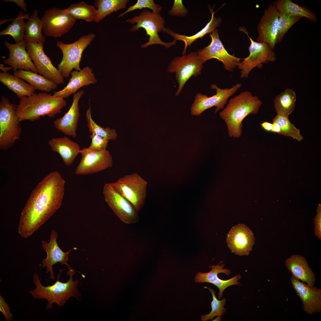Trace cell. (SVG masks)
Here are the masks:
<instances>
[{"instance_id":"cell-1","label":"cell","mask_w":321,"mask_h":321,"mask_svg":"<svg viewBox=\"0 0 321 321\" xmlns=\"http://www.w3.org/2000/svg\"><path fill=\"white\" fill-rule=\"evenodd\" d=\"M65 184L61 173L54 171L37 185L21 213L18 233L22 237L31 236L60 208Z\"/></svg>"},{"instance_id":"cell-2","label":"cell","mask_w":321,"mask_h":321,"mask_svg":"<svg viewBox=\"0 0 321 321\" xmlns=\"http://www.w3.org/2000/svg\"><path fill=\"white\" fill-rule=\"evenodd\" d=\"M262 104L256 96L249 91L241 92L230 100L226 106L220 112L226 123L230 137L238 138L242 133V122L250 114H257Z\"/></svg>"},{"instance_id":"cell-3","label":"cell","mask_w":321,"mask_h":321,"mask_svg":"<svg viewBox=\"0 0 321 321\" xmlns=\"http://www.w3.org/2000/svg\"><path fill=\"white\" fill-rule=\"evenodd\" d=\"M66 105V101L63 98L46 92L34 93L20 100L16 112L20 122L24 120L33 122L46 115L53 118L60 113Z\"/></svg>"},{"instance_id":"cell-4","label":"cell","mask_w":321,"mask_h":321,"mask_svg":"<svg viewBox=\"0 0 321 321\" xmlns=\"http://www.w3.org/2000/svg\"><path fill=\"white\" fill-rule=\"evenodd\" d=\"M62 270H60L55 283L47 286L43 285L38 274L36 273H34L33 282L36 288L30 291L29 293L34 298L46 299L48 302L47 309H51L54 303H56L59 307L63 306L71 297H74L78 300L81 298V294L77 288L78 281H74L73 279V276L75 274L74 269L72 268L67 272L66 275L70 276V278L66 283L59 280Z\"/></svg>"},{"instance_id":"cell-5","label":"cell","mask_w":321,"mask_h":321,"mask_svg":"<svg viewBox=\"0 0 321 321\" xmlns=\"http://www.w3.org/2000/svg\"><path fill=\"white\" fill-rule=\"evenodd\" d=\"M17 105L3 96L0 102V149L6 150L20 138L22 128L16 112Z\"/></svg>"},{"instance_id":"cell-6","label":"cell","mask_w":321,"mask_h":321,"mask_svg":"<svg viewBox=\"0 0 321 321\" xmlns=\"http://www.w3.org/2000/svg\"><path fill=\"white\" fill-rule=\"evenodd\" d=\"M126 22L131 24L136 23L130 29L132 32L137 31L141 28L144 29L146 35L149 36V41L141 45V48H145L155 44H159L164 46L166 48L175 45L176 41L174 40L169 43L162 41L160 38L158 33L164 32L165 20L159 14L151 12L146 9H144L138 15H135L131 18H129Z\"/></svg>"},{"instance_id":"cell-7","label":"cell","mask_w":321,"mask_h":321,"mask_svg":"<svg viewBox=\"0 0 321 321\" xmlns=\"http://www.w3.org/2000/svg\"><path fill=\"white\" fill-rule=\"evenodd\" d=\"M96 37L94 33L90 32L71 43L57 42L56 45L61 49L63 54L62 61L58 64L57 68L64 78H68L73 69L77 71L81 70L80 63L83 52Z\"/></svg>"},{"instance_id":"cell-8","label":"cell","mask_w":321,"mask_h":321,"mask_svg":"<svg viewBox=\"0 0 321 321\" xmlns=\"http://www.w3.org/2000/svg\"><path fill=\"white\" fill-rule=\"evenodd\" d=\"M111 183L138 213L141 210L145 202L148 183L139 174L134 172L127 174Z\"/></svg>"},{"instance_id":"cell-9","label":"cell","mask_w":321,"mask_h":321,"mask_svg":"<svg viewBox=\"0 0 321 321\" xmlns=\"http://www.w3.org/2000/svg\"><path fill=\"white\" fill-rule=\"evenodd\" d=\"M203 67V64L199 59L196 51L176 57L171 61L168 71L175 74L178 84L176 96L179 95L185 84L191 77H195L201 74Z\"/></svg>"},{"instance_id":"cell-10","label":"cell","mask_w":321,"mask_h":321,"mask_svg":"<svg viewBox=\"0 0 321 321\" xmlns=\"http://www.w3.org/2000/svg\"><path fill=\"white\" fill-rule=\"evenodd\" d=\"M103 193L105 201L121 221L126 224L139 221L138 213L134 207L117 191L111 183L104 184Z\"/></svg>"},{"instance_id":"cell-11","label":"cell","mask_w":321,"mask_h":321,"mask_svg":"<svg viewBox=\"0 0 321 321\" xmlns=\"http://www.w3.org/2000/svg\"><path fill=\"white\" fill-rule=\"evenodd\" d=\"M246 33L251 44L249 48V55L238 64V68L241 70V78H247L249 73L254 67L262 68V63L274 62L276 59L274 49L265 43L254 41Z\"/></svg>"},{"instance_id":"cell-12","label":"cell","mask_w":321,"mask_h":321,"mask_svg":"<svg viewBox=\"0 0 321 321\" xmlns=\"http://www.w3.org/2000/svg\"><path fill=\"white\" fill-rule=\"evenodd\" d=\"M241 84H237L231 88L221 89L215 84L210 86L211 89H215L216 93L208 97L207 95L198 93L195 97L191 111L192 115L199 116L204 111L215 106V112L224 108L228 98L233 95L241 87Z\"/></svg>"},{"instance_id":"cell-13","label":"cell","mask_w":321,"mask_h":321,"mask_svg":"<svg viewBox=\"0 0 321 321\" xmlns=\"http://www.w3.org/2000/svg\"><path fill=\"white\" fill-rule=\"evenodd\" d=\"M81 158L75 171L76 175L97 173L111 167L113 158L107 150L95 151L84 147L81 150Z\"/></svg>"},{"instance_id":"cell-14","label":"cell","mask_w":321,"mask_h":321,"mask_svg":"<svg viewBox=\"0 0 321 321\" xmlns=\"http://www.w3.org/2000/svg\"><path fill=\"white\" fill-rule=\"evenodd\" d=\"M45 35L57 38L67 33L73 26L75 20L65 9L53 7L46 10L41 18Z\"/></svg>"},{"instance_id":"cell-15","label":"cell","mask_w":321,"mask_h":321,"mask_svg":"<svg viewBox=\"0 0 321 321\" xmlns=\"http://www.w3.org/2000/svg\"><path fill=\"white\" fill-rule=\"evenodd\" d=\"M26 40L27 52L38 73L58 85L63 84L64 78L61 72L53 65L50 58L45 54L43 44Z\"/></svg>"},{"instance_id":"cell-16","label":"cell","mask_w":321,"mask_h":321,"mask_svg":"<svg viewBox=\"0 0 321 321\" xmlns=\"http://www.w3.org/2000/svg\"><path fill=\"white\" fill-rule=\"evenodd\" d=\"M210 34L211 39L210 44L196 51L199 59L203 64L209 60L216 59L222 62L226 70L233 71L241 59L228 52L220 40L218 29Z\"/></svg>"},{"instance_id":"cell-17","label":"cell","mask_w":321,"mask_h":321,"mask_svg":"<svg viewBox=\"0 0 321 321\" xmlns=\"http://www.w3.org/2000/svg\"><path fill=\"white\" fill-rule=\"evenodd\" d=\"M226 240L231 251L240 256L248 255L255 241L252 231L243 224L233 226L227 234Z\"/></svg>"},{"instance_id":"cell-18","label":"cell","mask_w":321,"mask_h":321,"mask_svg":"<svg viewBox=\"0 0 321 321\" xmlns=\"http://www.w3.org/2000/svg\"><path fill=\"white\" fill-rule=\"evenodd\" d=\"M279 13L272 4L264 11L257 27V42L264 43L274 49L278 32Z\"/></svg>"},{"instance_id":"cell-19","label":"cell","mask_w":321,"mask_h":321,"mask_svg":"<svg viewBox=\"0 0 321 321\" xmlns=\"http://www.w3.org/2000/svg\"><path fill=\"white\" fill-rule=\"evenodd\" d=\"M291 282L297 295L300 298L303 310L309 315L321 311V289L291 277Z\"/></svg>"},{"instance_id":"cell-20","label":"cell","mask_w":321,"mask_h":321,"mask_svg":"<svg viewBox=\"0 0 321 321\" xmlns=\"http://www.w3.org/2000/svg\"><path fill=\"white\" fill-rule=\"evenodd\" d=\"M4 44L10 53L8 58L3 60L4 64L12 67L14 72L23 70L38 73L35 66L26 51V41L25 39L14 44L5 41Z\"/></svg>"},{"instance_id":"cell-21","label":"cell","mask_w":321,"mask_h":321,"mask_svg":"<svg viewBox=\"0 0 321 321\" xmlns=\"http://www.w3.org/2000/svg\"><path fill=\"white\" fill-rule=\"evenodd\" d=\"M225 264L221 261L218 265H215L209 266L212 268L209 272L202 273L199 272L194 278L196 282L201 283L207 282L213 284L219 289L218 293V298L220 299L222 297L224 290L228 287L233 285H240L238 281L241 278L240 274L235 275L232 278L227 280H224L220 278L218 276L219 273H223L229 276L231 273L230 270L223 268Z\"/></svg>"},{"instance_id":"cell-22","label":"cell","mask_w":321,"mask_h":321,"mask_svg":"<svg viewBox=\"0 0 321 321\" xmlns=\"http://www.w3.org/2000/svg\"><path fill=\"white\" fill-rule=\"evenodd\" d=\"M58 236L57 232L53 229L51 232L49 242L42 241V247L47 254L46 258L42 261V267H46V273H51L50 278L54 280H55V277L52 266L54 264L59 262L61 265H67L69 270L72 268L67 263L68 255L72 249L66 252H63L59 247L57 242Z\"/></svg>"},{"instance_id":"cell-23","label":"cell","mask_w":321,"mask_h":321,"mask_svg":"<svg viewBox=\"0 0 321 321\" xmlns=\"http://www.w3.org/2000/svg\"><path fill=\"white\" fill-rule=\"evenodd\" d=\"M84 93L83 90H81L74 94L72 104L68 111L54 122L56 128L66 135L73 138L77 136V127L80 115L79 102Z\"/></svg>"},{"instance_id":"cell-24","label":"cell","mask_w":321,"mask_h":321,"mask_svg":"<svg viewBox=\"0 0 321 321\" xmlns=\"http://www.w3.org/2000/svg\"><path fill=\"white\" fill-rule=\"evenodd\" d=\"M93 71L92 68L87 66L80 70L72 71L70 74L71 78L67 85L61 90L54 91L53 95L63 99L67 98L76 93L82 86L96 83L97 80Z\"/></svg>"},{"instance_id":"cell-25","label":"cell","mask_w":321,"mask_h":321,"mask_svg":"<svg viewBox=\"0 0 321 321\" xmlns=\"http://www.w3.org/2000/svg\"><path fill=\"white\" fill-rule=\"evenodd\" d=\"M285 265L294 278L313 286L315 283V276L303 256L294 254L288 258Z\"/></svg>"},{"instance_id":"cell-26","label":"cell","mask_w":321,"mask_h":321,"mask_svg":"<svg viewBox=\"0 0 321 321\" xmlns=\"http://www.w3.org/2000/svg\"><path fill=\"white\" fill-rule=\"evenodd\" d=\"M48 143L53 152L59 154L67 166L72 164L81 150L78 143L66 136L53 138Z\"/></svg>"},{"instance_id":"cell-27","label":"cell","mask_w":321,"mask_h":321,"mask_svg":"<svg viewBox=\"0 0 321 321\" xmlns=\"http://www.w3.org/2000/svg\"><path fill=\"white\" fill-rule=\"evenodd\" d=\"M213 8L212 9L210 7L209 8L211 14V18L209 22L203 28L193 35L189 36L180 34L174 32L169 28H166L164 33H166L173 37L176 41L181 40L184 42L185 46L182 53L183 55L186 54V50L188 46H190L196 40L202 38L207 34H211L219 26L222 22V19L220 17L217 18L214 16L215 12H213Z\"/></svg>"},{"instance_id":"cell-28","label":"cell","mask_w":321,"mask_h":321,"mask_svg":"<svg viewBox=\"0 0 321 321\" xmlns=\"http://www.w3.org/2000/svg\"><path fill=\"white\" fill-rule=\"evenodd\" d=\"M13 75L25 81L36 90L43 92H50L58 86L54 82L31 71L18 70L14 72Z\"/></svg>"},{"instance_id":"cell-29","label":"cell","mask_w":321,"mask_h":321,"mask_svg":"<svg viewBox=\"0 0 321 321\" xmlns=\"http://www.w3.org/2000/svg\"><path fill=\"white\" fill-rule=\"evenodd\" d=\"M0 81L8 89L14 92L20 100L24 97L32 95L36 90L23 80L7 72L0 73Z\"/></svg>"},{"instance_id":"cell-30","label":"cell","mask_w":321,"mask_h":321,"mask_svg":"<svg viewBox=\"0 0 321 321\" xmlns=\"http://www.w3.org/2000/svg\"><path fill=\"white\" fill-rule=\"evenodd\" d=\"M272 4L279 13L304 17L315 23L317 20L316 14L305 6H301L291 0H277Z\"/></svg>"},{"instance_id":"cell-31","label":"cell","mask_w":321,"mask_h":321,"mask_svg":"<svg viewBox=\"0 0 321 321\" xmlns=\"http://www.w3.org/2000/svg\"><path fill=\"white\" fill-rule=\"evenodd\" d=\"M38 14L37 10H35L25 22L24 39L43 44L45 42V37L42 33L43 22Z\"/></svg>"},{"instance_id":"cell-32","label":"cell","mask_w":321,"mask_h":321,"mask_svg":"<svg viewBox=\"0 0 321 321\" xmlns=\"http://www.w3.org/2000/svg\"><path fill=\"white\" fill-rule=\"evenodd\" d=\"M296 96L292 89H287L276 96L274 100V106L277 114L288 117L294 111Z\"/></svg>"},{"instance_id":"cell-33","label":"cell","mask_w":321,"mask_h":321,"mask_svg":"<svg viewBox=\"0 0 321 321\" xmlns=\"http://www.w3.org/2000/svg\"><path fill=\"white\" fill-rule=\"evenodd\" d=\"M128 0H96L94 2L97 8L95 21L98 23L113 12L126 8Z\"/></svg>"},{"instance_id":"cell-34","label":"cell","mask_w":321,"mask_h":321,"mask_svg":"<svg viewBox=\"0 0 321 321\" xmlns=\"http://www.w3.org/2000/svg\"><path fill=\"white\" fill-rule=\"evenodd\" d=\"M66 12L72 18L82 19L87 22L95 21L97 10L94 6L82 1L71 4L66 9Z\"/></svg>"},{"instance_id":"cell-35","label":"cell","mask_w":321,"mask_h":321,"mask_svg":"<svg viewBox=\"0 0 321 321\" xmlns=\"http://www.w3.org/2000/svg\"><path fill=\"white\" fill-rule=\"evenodd\" d=\"M29 14H24L21 11L17 17L12 20V22L9 24L7 28L0 32V35H10L14 38L16 43L24 39V27L25 22L24 19H28Z\"/></svg>"},{"instance_id":"cell-36","label":"cell","mask_w":321,"mask_h":321,"mask_svg":"<svg viewBox=\"0 0 321 321\" xmlns=\"http://www.w3.org/2000/svg\"><path fill=\"white\" fill-rule=\"evenodd\" d=\"M86 118L87 127L89 132L95 133L106 139L116 140L118 135L116 130L108 127L104 128L98 125L93 119L91 114V110L90 103L89 108L86 113Z\"/></svg>"},{"instance_id":"cell-37","label":"cell","mask_w":321,"mask_h":321,"mask_svg":"<svg viewBox=\"0 0 321 321\" xmlns=\"http://www.w3.org/2000/svg\"><path fill=\"white\" fill-rule=\"evenodd\" d=\"M273 122L279 125L281 129L279 134L292 138L299 142L303 140V138L300 134V130L290 122L288 117L277 114L273 119Z\"/></svg>"},{"instance_id":"cell-38","label":"cell","mask_w":321,"mask_h":321,"mask_svg":"<svg viewBox=\"0 0 321 321\" xmlns=\"http://www.w3.org/2000/svg\"><path fill=\"white\" fill-rule=\"evenodd\" d=\"M301 18L285 13H279L276 45L282 41L284 37L290 29Z\"/></svg>"},{"instance_id":"cell-39","label":"cell","mask_w":321,"mask_h":321,"mask_svg":"<svg viewBox=\"0 0 321 321\" xmlns=\"http://www.w3.org/2000/svg\"><path fill=\"white\" fill-rule=\"evenodd\" d=\"M208 288L211 292L213 297V300L211 304L212 310L208 314L201 316V320L202 321L212 320L216 316H221L223 315L226 310L224 307L226 303V298H223L221 300H218L215 295V291L211 288Z\"/></svg>"},{"instance_id":"cell-40","label":"cell","mask_w":321,"mask_h":321,"mask_svg":"<svg viewBox=\"0 0 321 321\" xmlns=\"http://www.w3.org/2000/svg\"><path fill=\"white\" fill-rule=\"evenodd\" d=\"M146 8H149L153 12L158 13H159L162 9V7L156 4L153 0H138L133 5L128 8L124 12L119 14L117 17H122L126 14L136 10Z\"/></svg>"},{"instance_id":"cell-41","label":"cell","mask_w":321,"mask_h":321,"mask_svg":"<svg viewBox=\"0 0 321 321\" xmlns=\"http://www.w3.org/2000/svg\"><path fill=\"white\" fill-rule=\"evenodd\" d=\"M91 143L87 148L91 150L100 151L106 150L109 140L104 138L95 133H92L89 136Z\"/></svg>"},{"instance_id":"cell-42","label":"cell","mask_w":321,"mask_h":321,"mask_svg":"<svg viewBox=\"0 0 321 321\" xmlns=\"http://www.w3.org/2000/svg\"><path fill=\"white\" fill-rule=\"evenodd\" d=\"M188 9L185 8L181 0H175L171 9L169 11L168 14L172 16L184 17L188 13Z\"/></svg>"},{"instance_id":"cell-43","label":"cell","mask_w":321,"mask_h":321,"mask_svg":"<svg viewBox=\"0 0 321 321\" xmlns=\"http://www.w3.org/2000/svg\"><path fill=\"white\" fill-rule=\"evenodd\" d=\"M321 207H318L317 215L314 220V233L316 236L320 240L321 239Z\"/></svg>"},{"instance_id":"cell-44","label":"cell","mask_w":321,"mask_h":321,"mask_svg":"<svg viewBox=\"0 0 321 321\" xmlns=\"http://www.w3.org/2000/svg\"><path fill=\"white\" fill-rule=\"evenodd\" d=\"M0 311L4 315L6 321H11L12 319V314L10 311L11 309L8 306V304L5 303L3 298L0 296Z\"/></svg>"},{"instance_id":"cell-45","label":"cell","mask_w":321,"mask_h":321,"mask_svg":"<svg viewBox=\"0 0 321 321\" xmlns=\"http://www.w3.org/2000/svg\"><path fill=\"white\" fill-rule=\"evenodd\" d=\"M3 2H11L16 3L17 5L21 7L24 11H27V4L23 0H4Z\"/></svg>"},{"instance_id":"cell-46","label":"cell","mask_w":321,"mask_h":321,"mask_svg":"<svg viewBox=\"0 0 321 321\" xmlns=\"http://www.w3.org/2000/svg\"><path fill=\"white\" fill-rule=\"evenodd\" d=\"M261 127L265 130L268 132H271L273 124L271 123L265 122L260 124Z\"/></svg>"},{"instance_id":"cell-47","label":"cell","mask_w":321,"mask_h":321,"mask_svg":"<svg viewBox=\"0 0 321 321\" xmlns=\"http://www.w3.org/2000/svg\"><path fill=\"white\" fill-rule=\"evenodd\" d=\"M272 128L271 132L276 133L279 134L281 131L280 128L278 124L276 123L273 122Z\"/></svg>"},{"instance_id":"cell-48","label":"cell","mask_w":321,"mask_h":321,"mask_svg":"<svg viewBox=\"0 0 321 321\" xmlns=\"http://www.w3.org/2000/svg\"><path fill=\"white\" fill-rule=\"evenodd\" d=\"M0 69L4 72H7L8 70L12 69V68L10 66L7 67H4V64H0Z\"/></svg>"},{"instance_id":"cell-49","label":"cell","mask_w":321,"mask_h":321,"mask_svg":"<svg viewBox=\"0 0 321 321\" xmlns=\"http://www.w3.org/2000/svg\"><path fill=\"white\" fill-rule=\"evenodd\" d=\"M221 316H217V317L215 318L214 320H213L221 321Z\"/></svg>"}]
</instances>
